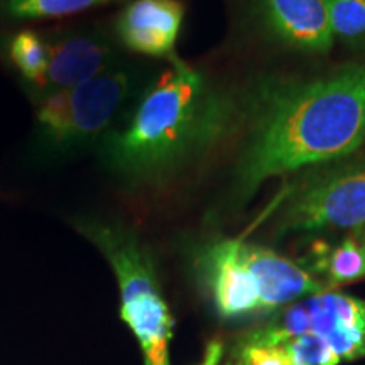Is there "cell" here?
Masks as SVG:
<instances>
[{
	"instance_id": "cell-11",
	"label": "cell",
	"mask_w": 365,
	"mask_h": 365,
	"mask_svg": "<svg viewBox=\"0 0 365 365\" xmlns=\"http://www.w3.org/2000/svg\"><path fill=\"white\" fill-rule=\"evenodd\" d=\"M299 262L327 291L365 281V234H344L335 242L313 240Z\"/></svg>"
},
{
	"instance_id": "cell-14",
	"label": "cell",
	"mask_w": 365,
	"mask_h": 365,
	"mask_svg": "<svg viewBox=\"0 0 365 365\" xmlns=\"http://www.w3.org/2000/svg\"><path fill=\"white\" fill-rule=\"evenodd\" d=\"M333 38L365 46V0H328Z\"/></svg>"
},
{
	"instance_id": "cell-6",
	"label": "cell",
	"mask_w": 365,
	"mask_h": 365,
	"mask_svg": "<svg viewBox=\"0 0 365 365\" xmlns=\"http://www.w3.org/2000/svg\"><path fill=\"white\" fill-rule=\"evenodd\" d=\"M134 90V73L113 68L78 86L41 97L36 124L43 148L65 154L100 143L115 129Z\"/></svg>"
},
{
	"instance_id": "cell-1",
	"label": "cell",
	"mask_w": 365,
	"mask_h": 365,
	"mask_svg": "<svg viewBox=\"0 0 365 365\" xmlns=\"http://www.w3.org/2000/svg\"><path fill=\"white\" fill-rule=\"evenodd\" d=\"M232 198L245 205L272 178L354 156L365 144V68L313 78H269L242 100Z\"/></svg>"
},
{
	"instance_id": "cell-5",
	"label": "cell",
	"mask_w": 365,
	"mask_h": 365,
	"mask_svg": "<svg viewBox=\"0 0 365 365\" xmlns=\"http://www.w3.org/2000/svg\"><path fill=\"white\" fill-rule=\"evenodd\" d=\"M277 235L365 234V156L299 173L272 208Z\"/></svg>"
},
{
	"instance_id": "cell-8",
	"label": "cell",
	"mask_w": 365,
	"mask_h": 365,
	"mask_svg": "<svg viewBox=\"0 0 365 365\" xmlns=\"http://www.w3.org/2000/svg\"><path fill=\"white\" fill-rule=\"evenodd\" d=\"M255 12L267 34L286 48L309 54L331 49L328 0H255Z\"/></svg>"
},
{
	"instance_id": "cell-13",
	"label": "cell",
	"mask_w": 365,
	"mask_h": 365,
	"mask_svg": "<svg viewBox=\"0 0 365 365\" xmlns=\"http://www.w3.org/2000/svg\"><path fill=\"white\" fill-rule=\"evenodd\" d=\"M110 0H4V11L16 19H51L83 12Z\"/></svg>"
},
{
	"instance_id": "cell-3",
	"label": "cell",
	"mask_w": 365,
	"mask_h": 365,
	"mask_svg": "<svg viewBox=\"0 0 365 365\" xmlns=\"http://www.w3.org/2000/svg\"><path fill=\"white\" fill-rule=\"evenodd\" d=\"M193 271L223 319L271 314L304 298L313 284L294 259L232 237H215L198 245Z\"/></svg>"
},
{
	"instance_id": "cell-9",
	"label": "cell",
	"mask_w": 365,
	"mask_h": 365,
	"mask_svg": "<svg viewBox=\"0 0 365 365\" xmlns=\"http://www.w3.org/2000/svg\"><path fill=\"white\" fill-rule=\"evenodd\" d=\"M181 0H134L117 21V36L130 51L175 61L185 19Z\"/></svg>"
},
{
	"instance_id": "cell-7",
	"label": "cell",
	"mask_w": 365,
	"mask_h": 365,
	"mask_svg": "<svg viewBox=\"0 0 365 365\" xmlns=\"http://www.w3.org/2000/svg\"><path fill=\"white\" fill-rule=\"evenodd\" d=\"M365 336V299L323 291L267 314L240 336L239 345H277L296 336Z\"/></svg>"
},
{
	"instance_id": "cell-12",
	"label": "cell",
	"mask_w": 365,
	"mask_h": 365,
	"mask_svg": "<svg viewBox=\"0 0 365 365\" xmlns=\"http://www.w3.org/2000/svg\"><path fill=\"white\" fill-rule=\"evenodd\" d=\"M9 54L22 78L39 91L48 70V43L34 31H21L11 39Z\"/></svg>"
},
{
	"instance_id": "cell-2",
	"label": "cell",
	"mask_w": 365,
	"mask_h": 365,
	"mask_svg": "<svg viewBox=\"0 0 365 365\" xmlns=\"http://www.w3.org/2000/svg\"><path fill=\"white\" fill-rule=\"evenodd\" d=\"M242 102L180 58L144 91L129 118L100 140L107 171L130 188L161 186L240 124Z\"/></svg>"
},
{
	"instance_id": "cell-10",
	"label": "cell",
	"mask_w": 365,
	"mask_h": 365,
	"mask_svg": "<svg viewBox=\"0 0 365 365\" xmlns=\"http://www.w3.org/2000/svg\"><path fill=\"white\" fill-rule=\"evenodd\" d=\"M48 43V70L41 97L73 88L115 68L117 53L102 36L66 34Z\"/></svg>"
},
{
	"instance_id": "cell-4",
	"label": "cell",
	"mask_w": 365,
	"mask_h": 365,
	"mask_svg": "<svg viewBox=\"0 0 365 365\" xmlns=\"http://www.w3.org/2000/svg\"><path fill=\"white\" fill-rule=\"evenodd\" d=\"M76 228L110 264L120 293V317L139 341L144 365H171L173 317L144 242L118 222L80 218Z\"/></svg>"
},
{
	"instance_id": "cell-15",
	"label": "cell",
	"mask_w": 365,
	"mask_h": 365,
	"mask_svg": "<svg viewBox=\"0 0 365 365\" xmlns=\"http://www.w3.org/2000/svg\"><path fill=\"white\" fill-rule=\"evenodd\" d=\"M222 357H223V345L218 340H213L207 345V350H205L203 360L200 365H220Z\"/></svg>"
}]
</instances>
